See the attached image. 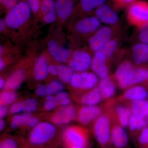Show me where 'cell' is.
Instances as JSON below:
<instances>
[{
  "instance_id": "cell-1",
  "label": "cell",
  "mask_w": 148,
  "mask_h": 148,
  "mask_svg": "<svg viewBox=\"0 0 148 148\" xmlns=\"http://www.w3.org/2000/svg\"><path fill=\"white\" fill-rule=\"evenodd\" d=\"M102 106L103 110L110 115L113 122L123 127L128 126L132 114L127 103L121 102L117 98H112Z\"/></svg>"
},
{
  "instance_id": "cell-2",
  "label": "cell",
  "mask_w": 148,
  "mask_h": 148,
  "mask_svg": "<svg viewBox=\"0 0 148 148\" xmlns=\"http://www.w3.org/2000/svg\"><path fill=\"white\" fill-rule=\"evenodd\" d=\"M125 16L128 24L137 29L148 25V2L137 0L126 9Z\"/></svg>"
},
{
  "instance_id": "cell-3",
  "label": "cell",
  "mask_w": 148,
  "mask_h": 148,
  "mask_svg": "<svg viewBox=\"0 0 148 148\" xmlns=\"http://www.w3.org/2000/svg\"><path fill=\"white\" fill-rule=\"evenodd\" d=\"M112 118L108 113L104 111L93 123V135L99 145L102 148L110 147L111 143L110 132Z\"/></svg>"
},
{
  "instance_id": "cell-4",
  "label": "cell",
  "mask_w": 148,
  "mask_h": 148,
  "mask_svg": "<svg viewBox=\"0 0 148 148\" xmlns=\"http://www.w3.org/2000/svg\"><path fill=\"white\" fill-rule=\"evenodd\" d=\"M32 13L31 8L26 1H22L7 12L4 20L7 27L16 29L28 21Z\"/></svg>"
},
{
  "instance_id": "cell-5",
  "label": "cell",
  "mask_w": 148,
  "mask_h": 148,
  "mask_svg": "<svg viewBox=\"0 0 148 148\" xmlns=\"http://www.w3.org/2000/svg\"><path fill=\"white\" fill-rule=\"evenodd\" d=\"M123 31L119 24L110 26L101 27L88 39L90 50L95 53L110 40Z\"/></svg>"
},
{
  "instance_id": "cell-6",
  "label": "cell",
  "mask_w": 148,
  "mask_h": 148,
  "mask_svg": "<svg viewBox=\"0 0 148 148\" xmlns=\"http://www.w3.org/2000/svg\"><path fill=\"white\" fill-rule=\"evenodd\" d=\"M55 127L49 123L43 122L38 123L31 131L29 141L32 145L40 146L53 139L56 134Z\"/></svg>"
},
{
  "instance_id": "cell-7",
  "label": "cell",
  "mask_w": 148,
  "mask_h": 148,
  "mask_svg": "<svg viewBox=\"0 0 148 148\" xmlns=\"http://www.w3.org/2000/svg\"><path fill=\"white\" fill-rule=\"evenodd\" d=\"M124 33L123 31H122L98 51L104 54L110 65L115 60L121 58L125 52L124 50L121 49L122 44L125 39Z\"/></svg>"
},
{
  "instance_id": "cell-8",
  "label": "cell",
  "mask_w": 148,
  "mask_h": 148,
  "mask_svg": "<svg viewBox=\"0 0 148 148\" xmlns=\"http://www.w3.org/2000/svg\"><path fill=\"white\" fill-rule=\"evenodd\" d=\"M88 136L86 130L78 126H73L68 127L65 130L63 137L68 148H86L88 143Z\"/></svg>"
},
{
  "instance_id": "cell-9",
  "label": "cell",
  "mask_w": 148,
  "mask_h": 148,
  "mask_svg": "<svg viewBox=\"0 0 148 148\" xmlns=\"http://www.w3.org/2000/svg\"><path fill=\"white\" fill-rule=\"evenodd\" d=\"M92 56L84 49L75 50L69 61V66L76 73L86 71L90 68Z\"/></svg>"
},
{
  "instance_id": "cell-10",
  "label": "cell",
  "mask_w": 148,
  "mask_h": 148,
  "mask_svg": "<svg viewBox=\"0 0 148 148\" xmlns=\"http://www.w3.org/2000/svg\"><path fill=\"white\" fill-rule=\"evenodd\" d=\"M98 77L95 74L85 71L74 73L70 84L75 89L91 90L98 85Z\"/></svg>"
},
{
  "instance_id": "cell-11",
  "label": "cell",
  "mask_w": 148,
  "mask_h": 148,
  "mask_svg": "<svg viewBox=\"0 0 148 148\" xmlns=\"http://www.w3.org/2000/svg\"><path fill=\"white\" fill-rule=\"evenodd\" d=\"M148 80V66L134 65L125 74L123 80L125 89L133 86L145 84Z\"/></svg>"
},
{
  "instance_id": "cell-12",
  "label": "cell",
  "mask_w": 148,
  "mask_h": 148,
  "mask_svg": "<svg viewBox=\"0 0 148 148\" xmlns=\"http://www.w3.org/2000/svg\"><path fill=\"white\" fill-rule=\"evenodd\" d=\"M101 27V22L97 17L88 16L77 21L74 25V30L80 36L90 37Z\"/></svg>"
},
{
  "instance_id": "cell-13",
  "label": "cell",
  "mask_w": 148,
  "mask_h": 148,
  "mask_svg": "<svg viewBox=\"0 0 148 148\" xmlns=\"http://www.w3.org/2000/svg\"><path fill=\"white\" fill-rule=\"evenodd\" d=\"M110 66L104 54L99 51L94 53L90 69L98 78L103 79L110 75Z\"/></svg>"
},
{
  "instance_id": "cell-14",
  "label": "cell",
  "mask_w": 148,
  "mask_h": 148,
  "mask_svg": "<svg viewBox=\"0 0 148 148\" xmlns=\"http://www.w3.org/2000/svg\"><path fill=\"white\" fill-rule=\"evenodd\" d=\"M148 97V86L139 84L128 88L117 98L122 103H127L137 100H145Z\"/></svg>"
},
{
  "instance_id": "cell-15",
  "label": "cell",
  "mask_w": 148,
  "mask_h": 148,
  "mask_svg": "<svg viewBox=\"0 0 148 148\" xmlns=\"http://www.w3.org/2000/svg\"><path fill=\"white\" fill-rule=\"evenodd\" d=\"M103 112L102 106H85L79 110L77 119L81 124H88L95 121Z\"/></svg>"
},
{
  "instance_id": "cell-16",
  "label": "cell",
  "mask_w": 148,
  "mask_h": 148,
  "mask_svg": "<svg viewBox=\"0 0 148 148\" xmlns=\"http://www.w3.org/2000/svg\"><path fill=\"white\" fill-rule=\"evenodd\" d=\"M94 16L104 24L110 26L119 24V18L116 11L108 5L103 4L98 7L94 10Z\"/></svg>"
},
{
  "instance_id": "cell-17",
  "label": "cell",
  "mask_w": 148,
  "mask_h": 148,
  "mask_svg": "<svg viewBox=\"0 0 148 148\" xmlns=\"http://www.w3.org/2000/svg\"><path fill=\"white\" fill-rule=\"evenodd\" d=\"M130 53L129 60L135 66H148V44L136 43L131 47Z\"/></svg>"
},
{
  "instance_id": "cell-18",
  "label": "cell",
  "mask_w": 148,
  "mask_h": 148,
  "mask_svg": "<svg viewBox=\"0 0 148 148\" xmlns=\"http://www.w3.org/2000/svg\"><path fill=\"white\" fill-rule=\"evenodd\" d=\"M47 48L50 55L56 61L60 63L69 61L73 53L71 49L65 48L53 40L49 41Z\"/></svg>"
},
{
  "instance_id": "cell-19",
  "label": "cell",
  "mask_w": 148,
  "mask_h": 148,
  "mask_svg": "<svg viewBox=\"0 0 148 148\" xmlns=\"http://www.w3.org/2000/svg\"><path fill=\"white\" fill-rule=\"evenodd\" d=\"M124 127L116 122H112L110 132L112 144L116 148H123L127 145L128 138Z\"/></svg>"
},
{
  "instance_id": "cell-20",
  "label": "cell",
  "mask_w": 148,
  "mask_h": 148,
  "mask_svg": "<svg viewBox=\"0 0 148 148\" xmlns=\"http://www.w3.org/2000/svg\"><path fill=\"white\" fill-rule=\"evenodd\" d=\"M76 116V111L73 106H62L56 113L51 118L54 124H67L73 120Z\"/></svg>"
},
{
  "instance_id": "cell-21",
  "label": "cell",
  "mask_w": 148,
  "mask_h": 148,
  "mask_svg": "<svg viewBox=\"0 0 148 148\" xmlns=\"http://www.w3.org/2000/svg\"><path fill=\"white\" fill-rule=\"evenodd\" d=\"M39 14L46 24H51L57 18L54 0H42Z\"/></svg>"
},
{
  "instance_id": "cell-22",
  "label": "cell",
  "mask_w": 148,
  "mask_h": 148,
  "mask_svg": "<svg viewBox=\"0 0 148 148\" xmlns=\"http://www.w3.org/2000/svg\"><path fill=\"white\" fill-rule=\"evenodd\" d=\"M98 86L101 91L103 100H108L114 95L117 86L113 76L109 75L101 79Z\"/></svg>"
},
{
  "instance_id": "cell-23",
  "label": "cell",
  "mask_w": 148,
  "mask_h": 148,
  "mask_svg": "<svg viewBox=\"0 0 148 148\" xmlns=\"http://www.w3.org/2000/svg\"><path fill=\"white\" fill-rule=\"evenodd\" d=\"M75 0H55L57 17L61 21L68 19L73 12Z\"/></svg>"
},
{
  "instance_id": "cell-24",
  "label": "cell",
  "mask_w": 148,
  "mask_h": 148,
  "mask_svg": "<svg viewBox=\"0 0 148 148\" xmlns=\"http://www.w3.org/2000/svg\"><path fill=\"white\" fill-rule=\"evenodd\" d=\"M64 85L58 80H53L46 85H38L36 89V92L39 96H46L53 95L63 91Z\"/></svg>"
},
{
  "instance_id": "cell-25",
  "label": "cell",
  "mask_w": 148,
  "mask_h": 148,
  "mask_svg": "<svg viewBox=\"0 0 148 148\" xmlns=\"http://www.w3.org/2000/svg\"><path fill=\"white\" fill-rule=\"evenodd\" d=\"M134 65L129 59H125L121 62L113 75L117 86L121 89H125L123 82L125 76L127 72Z\"/></svg>"
},
{
  "instance_id": "cell-26",
  "label": "cell",
  "mask_w": 148,
  "mask_h": 148,
  "mask_svg": "<svg viewBox=\"0 0 148 148\" xmlns=\"http://www.w3.org/2000/svg\"><path fill=\"white\" fill-rule=\"evenodd\" d=\"M127 104L132 115L140 119H145L148 115V101L137 100Z\"/></svg>"
},
{
  "instance_id": "cell-27",
  "label": "cell",
  "mask_w": 148,
  "mask_h": 148,
  "mask_svg": "<svg viewBox=\"0 0 148 148\" xmlns=\"http://www.w3.org/2000/svg\"><path fill=\"white\" fill-rule=\"evenodd\" d=\"M47 61L45 56L41 55L37 58L34 68V76L38 81L44 79L49 74Z\"/></svg>"
},
{
  "instance_id": "cell-28",
  "label": "cell",
  "mask_w": 148,
  "mask_h": 148,
  "mask_svg": "<svg viewBox=\"0 0 148 148\" xmlns=\"http://www.w3.org/2000/svg\"><path fill=\"white\" fill-rule=\"evenodd\" d=\"M103 100L101 91L97 85L83 95L80 101L85 106H95Z\"/></svg>"
},
{
  "instance_id": "cell-29",
  "label": "cell",
  "mask_w": 148,
  "mask_h": 148,
  "mask_svg": "<svg viewBox=\"0 0 148 148\" xmlns=\"http://www.w3.org/2000/svg\"><path fill=\"white\" fill-rule=\"evenodd\" d=\"M25 77L23 70L19 69L13 73L6 81L4 88L6 90H11L17 88L21 84Z\"/></svg>"
},
{
  "instance_id": "cell-30",
  "label": "cell",
  "mask_w": 148,
  "mask_h": 148,
  "mask_svg": "<svg viewBox=\"0 0 148 148\" xmlns=\"http://www.w3.org/2000/svg\"><path fill=\"white\" fill-rule=\"evenodd\" d=\"M107 0H80L79 8L83 13H88L104 4Z\"/></svg>"
},
{
  "instance_id": "cell-31",
  "label": "cell",
  "mask_w": 148,
  "mask_h": 148,
  "mask_svg": "<svg viewBox=\"0 0 148 148\" xmlns=\"http://www.w3.org/2000/svg\"><path fill=\"white\" fill-rule=\"evenodd\" d=\"M148 121L145 119H140L131 115L130 119L128 126L129 131L133 135L141 131L147 126Z\"/></svg>"
},
{
  "instance_id": "cell-32",
  "label": "cell",
  "mask_w": 148,
  "mask_h": 148,
  "mask_svg": "<svg viewBox=\"0 0 148 148\" xmlns=\"http://www.w3.org/2000/svg\"><path fill=\"white\" fill-rule=\"evenodd\" d=\"M74 72L69 65L67 66L63 64L58 65V76L60 80L64 83L68 84L71 82Z\"/></svg>"
},
{
  "instance_id": "cell-33",
  "label": "cell",
  "mask_w": 148,
  "mask_h": 148,
  "mask_svg": "<svg viewBox=\"0 0 148 148\" xmlns=\"http://www.w3.org/2000/svg\"><path fill=\"white\" fill-rule=\"evenodd\" d=\"M31 117V114L29 113L14 116L10 123L11 127L15 129L22 125H27L28 121Z\"/></svg>"
},
{
  "instance_id": "cell-34",
  "label": "cell",
  "mask_w": 148,
  "mask_h": 148,
  "mask_svg": "<svg viewBox=\"0 0 148 148\" xmlns=\"http://www.w3.org/2000/svg\"><path fill=\"white\" fill-rule=\"evenodd\" d=\"M16 97L15 92L11 90H6L1 92L0 95L1 106H6L12 103L16 100Z\"/></svg>"
},
{
  "instance_id": "cell-35",
  "label": "cell",
  "mask_w": 148,
  "mask_h": 148,
  "mask_svg": "<svg viewBox=\"0 0 148 148\" xmlns=\"http://www.w3.org/2000/svg\"><path fill=\"white\" fill-rule=\"evenodd\" d=\"M112 7L115 10L119 11L126 9L137 0H110Z\"/></svg>"
},
{
  "instance_id": "cell-36",
  "label": "cell",
  "mask_w": 148,
  "mask_h": 148,
  "mask_svg": "<svg viewBox=\"0 0 148 148\" xmlns=\"http://www.w3.org/2000/svg\"><path fill=\"white\" fill-rule=\"evenodd\" d=\"M135 39L138 42L148 44V25L138 29L135 35Z\"/></svg>"
},
{
  "instance_id": "cell-37",
  "label": "cell",
  "mask_w": 148,
  "mask_h": 148,
  "mask_svg": "<svg viewBox=\"0 0 148 148\" xmlns=\"http://www.w3.org/2000/svg\"><path fill=\"white\" fill-rule=\"evenodd\" d=\"M24 105V111L27 113L33 112L37 109L38 102L34 98H29L23 101Z\"/></svg>"
},
{
  "instance_id": "cell-38",
  "label": "cell",
  "mask_w": 148,
  "mask_h": 148,
  "mask_svg": "<svg viewBox=\"0 0 148 148\" xmlns=\"http://www.w3.org/2000/svg\"><path fill=\"white\" fill-rule=\"evenodd\" d=\"M32 10V13L35 15L39 14L42 0H26Z\"/></svg>"
},
{
  "instance_id": "cell-39",
  "label": "cell",
  "mask_w": 148,
  "mask_h": 148,
  "mask_svg": "<svg viewBox=\"0 0 148 148\" xmlns=\"http://www.w3.org/2000/svg\"><path fill=\"white\" fill-rule=\"evenodd\" d=\"M138 143L141 145L148 146V127L143 128L138 136Z\"/></svg>"
},
{
  "instance_id": "cell-40",
  "label": "cell",
  "mask_w": 148,
  "mask_h": 148,
  "mask_svg": "<svg viewBox=\"0 0 148 148\" xmlns=\"http://www.w3.org/2000/svg\"><path fill=\"white\" fill-rule=\"evenodd\" d=\"M20 1H21L20 0H0L1 6L7 12L15 7Z\"/></svg>"
},
{
  "instance_id": "cell-41",
  "label": "cell",
  "mask_w": 148,
  "mask_h": 148,
  "mask_svg": "<svg viewBox=\"0 0 148 148\" xmlns=\"http://www.w3.org/2000/svg\"><path fill=\"white\" fill-rule=\"evenodd\" d=\"M0 148H18L15 140L11 138L3 139L1 142Z\"/></svg>"
},
{
  "instance_id": "cell-42",
  "label": "cell",
  "mask_w": 148,
  "mask_h": 148,
  "mask_svg": "<svg viewBox=\"0 0 148 148\" xmlns=\"http://www.w3.org/2000/svg\"><path fill=\"white\" fill-rule=\"evenodd\" d=\"M24 105L23 102H16L14 103L10 108V112L11 114H15L24 111Z\"/></svg>"
},
{
  "instance_id": "cell-43",
  "label": "cell",
  "mask_w": 148,
  "mask_h": 148,
  "mask_svg": "<svg viewBox=\"0 0 148 148\" xmlns=\"http://www.w3.org/2000/svg\"><path fill=\"white\" fill-rule=\"evenodd\" d=\"M58 106V103L55 100L52 101H46L44 105V108L46 110L51 111L55 109Z\"/></svg>"
},
{
  "instance_id": "cell-44",
  "label": "cell",
  "mask_w": 148,
  "mask_h": 148,
  "mask_svg": "<svg viewBox=\"0 0 148 148\" xmlns=\"http://www.w3.org/2000/svg\"><path fill=\"white\" fill-rule=\"evenodd\" d=\"M55 97V101L58 103V105H59V103L61 101L64 99L69 98V95L68 93L64 91H61L56 94V96Z\"/></svg>"
},
{
  "instance_id": "cell-45",
  "label": "cell",
  "mask_w": 148,
  "mask_h": 148,
  "mask_svg": "<svg viewBox=\"0 0 148 148\" xmlns=\"http://www.w3.org/2000/svg\"><path fill=\"white\" fill-rule=\"evenodd\" d=\"M49 73L54 76H58V65H49L48 67Z\"/></svg>"
},
{
  "instance_id": "cell-46",
  "label": "cell",
  "mask_w": 148,
  "mask_h": 148,
  "mask_svg": "<svg viewBox=\"0 0 148 148\" xmlns=\"http://www.w3.org/2000/svg\"><path fill=\"white\" fill-rule=\"evenodd\" d=\"M38 123V119L36 117H32L27 122V125L30 127H34Z\"/></svg>"
},
{
  "instance_id": "cell-47",
  "label": "cell",
  "mask_w": 148,
  "mask_h": 148,
  "mask_svg": "<svg viewBox=\"0 0 148 148\" xmlns=\"http://www.w3.org/2000/svg\"><path fill=\"white\" fill-rule=\"evenodd\" d=\"M8 112V109L6 106H1L0 107V117L3 118L6 115Z\"/></svg>"
},
{
  "instance_id": "cell-48",
  "label": "cell",
  "mask_w": 148,
  "mask_h": 148,
  "mask_svg": "<svg viewBox=\"0 0 148 148\" xmlns=\"http://www.w3.org/2000/svg\"><path fill=\"white\" fill-rule=\"evenodd\" d=\"M7 27L4 19L1 18L0 20V31L1 32H3L5 30L6 28Z\"/></svg>"
},
{
  "instance_id": "cell-49",
  "label": "cell",
  "mask_w": 148,
  "mask_h": 148,
  "mask_svg": "<svg viewBox=\"0 0 148 148\" xmlns=\"http://www.w3.org/2000/svg\"><path fill=\"white\" fill-rule=\"evenodd\" d=\"M71 103V100L69 98H66L64 100H62L59 103V105L62 106H69Z\"/></svg>"
},
{
  "instance_id": "cell-50",
  "label": "cell",
  "mask_w": 148,
  "mask_h": 148,
  "mask_svg": "<svg viewBox=\"0 0 148 148\" xmlns=\"http://www.w3.org/2000/svg\"><path fill=\"white\" fill-rule=\"evenodd\" d=\"M55 100V96L53 95H48L45 96L46 101H54Z\"/></svg>"
},
{
  "instance_id": "cell-51",
  "label": "cell",
  "mask_w": 148,
  "mask_h": 148,
  "mask_svg": "<svg viewBox=\"0 0 148 148\" xmlns=\"http://www.w3.org/2000/svg\"><path fill=\"white\" fill-rule=\"evenodd\" d=\"M5 126V122L2 119H1L0 120V130L1 131L4 129Z\"/></svg>"
},
{
  "instance_id": "cell-52",
  "label": "cell",
  "mask_w": 148,
  "mask_h": 148,
  "mask_svg": "<svg viewBox=\"0 0 148 148\" xmlns=\"http://www.w3.org/2000/svg\"><path fill=\"white\" fill-rule=\"evenodd\" d=\"M5 67V64L4 61L3 59L1 58L0 59V70L1 71L4 69Z\"/></svg>"
},
{
  "instance_id": "cell-53",
  "label": "cell",
  "mask_w": 148,
  "mask_h": 148,
  "mask_svg": "<svg viewBox=\"0 0 148 148\" xmlns=\"http://www.w3.org/2000/svg\"><path fill=\"white\" fill-rule=\"evenodd\" d=\"M5 82V80L2 78H1V79H0V88H1L4 87Z\"/></svg>"
},
{
  "instance_id": "cell-54",
  "label": "cell",
  "mask_w": 148,
  "mask_h": 148,
  "mask_svg": "<svg viewBox=\"0 0 148 148\" xmlns=\"http://www.w3.org/2000/svg\"><path fill=\"white\" fill-rule=\"evenodd\" d=\"M69 148H85L82 147H73Z\"/></svg>"
},
{
  "instance_id": "cell-55",
  "label": "cell",
  "mask_w": 148,
  "mask_h": 148,
  "mask_svg": "<svg viewBox=\"0 0 148 148\" xmlns=\"http://www.w3.org/2000/svg\"><path fill=\"white\" fill-rule=\"evenodd\" d=\"M144 85H145L147 86H148V80L147 81V82H146V83Z\"/></svg>"
},
{
  "instance_id": "cell-56",
  "label": "cell",
  "mask_w": 148,
  "mask_h": 148,
  "mask_svg": "<svg viewBox=\"0 0 148 148\" xmlns=\"http://www.w3.org/2000/svg\"><path fill=\"white\" fill-rule=\"evenodd\" d=\"M116 148V147H106V148Z\"/></svg>"
},
{
  "instance_id": "cell-57",
  "label": "cell",
  "mask_w": 148,
  "mask_h": 148,
  "mask_svg": "<svg viewBox=\"0 0 148 148\" xmlns=\"http://www.w3.org/2000/svg\"><path fill=\"white\" fill-rule=\"evenodd\" d=\"M147 120L148 121V115L147 116Z\"/></svg>"
}]
</instances>
